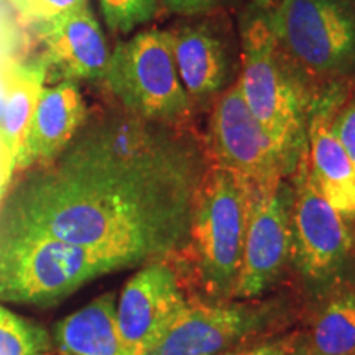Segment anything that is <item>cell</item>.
Wrapping results in <instances>:
<instances>
[{"label":"cell","instance_id":"12","mask_svg":"<svg viewBox=\"0 0 355 355\" xmlns=\"http://www.w3.org/2000/svg\"><path fill=\"white\" fill-rule=\"evenodd\" d=\"M42 56L51 69L71 81L102 83L109 63V46L99 21L84 7L56 19L30 25Z\"/></svg>","mask_w":355,"mask_h":355},{"label":"cell","instance_id":"24","mask_svg":"<svg viewBox=\"0 0 355 355\" xmlns=\"http://www.w3.org/2000/svg\"><path fill=\"white\" fill-rule=\"evenodd\" d=\"M234 0H163L168 10L180 15H199L227 7Z\"/></svg>","mask_w":355,"mask_h":355},{"label":"cell","instance_id":"21","mask_svg":"<svg viewBox=\"0 0 355 355\" xmlns=\"http://www.w3.org/2000/svg\"><path fill=\"white\" fill-rule=\"evenodd\" d=\"M28 25L89 7V0H2Z\"/></svg>","mask_w":355,"mask_h":355},{"label":"cell","instance_id":"3","mask_svg":"<svg viewBox=\"0 0 355 355\" xmlns=\"http://www.w3.org/2000/svg\"><path fill=\"white\" fill-rule=\"evenodd\" d=\"M115 270L86 248L0 222V303H56Z\"/></svg>","mask_w":355,"mask_h":355},{"label":"cell","instance_id":"1","mask_svg":"<svg viewBox=\"0 0 355 355\" xmlns=\"http://www.w3.org/2000/svg\"><path fill=\"white\" fill-rule=\"evenodd\" d=\"M209 165L186 123L122 107L87 115L63 152L17 186L0 222L86 248L117 270L163 261L188 247Z\"/></svg>","mask_w":355,"mask_h":355},{"label":"cell","instance_id":"22","mask_svg":"<svg viewBox=\"0 0 355 355\" xmlns=\"http://www.w3.org/2000/svg\"><path fill=\"white\" fill-rule=\"evenodd\" d=\"M331 132L343 145L345 153L355 166V99L340 105L331 121Z\"/></svg>","mask_w":355,"mask_h":355},{"label":"cell","instance_id":"16","mask_svg":"<svg viewBox=\"0 0 355 355\" xmlns=\"http://www.w3.org/2000/svg\"><path fill=\"white\" fill-rule=\"evenodd\" d=\"M117 295L104 293L58 321L51 332L56 355H132L117 327Z\"/></svg>","mask_w":355,"mask_h":355},{"label":"cell","instance_id":"7","mask_svg":"<svg viewBox=\"0 0 355 355\" xmlns=\"http://www.w3.org/2000/svg\"><path fill=\"white\" fill-rule=\"evenodd\" d=\"M291 261L306 288L322 298L343 283L354 237L339 214L318 189L309 170L308 148L291 175Z\"/></svg>","mask_w":355,"mask_h":355},{"label":"cell","instance_id":"6","mask_svg":"<svg viewBox=\"0 0 355 355\" xmlns=\"http://www.w3.org/2000/svg\"><path fill=\"white\" fill-rule=\"evenodd\" d=\"M268 19L283 55L318 87L355 71V17L345 0H279Z\"/></svg>","mask_w":355,"mask_h":355},{"label":"cell","instance_id":"25","mask_svg":"<svg viewBox=\"0 0 355 355\" xmlns=\"http://www.w3.org/2000/svg\"><path fill=\"white\" fill-rule=\"evenodd\" d=\"M13 173H15V162L0 139V207H2V201L6 198L8 186L12 183Z\"/></svg>","mask_w":355,"mask_h":355},{"label":"cell","instance_id":"27","mask_svg":"<svg viewBox=\"0 0 355 355\" xmlns=\"http://www.w3.org/2000/svg\"><path fill=\"white\" fill-rule=\"evenodd\" d=\"M254 2H255V7L261 8V10L270 12L275 6H277L279 0H254Z\"/></svg>","mask_w":355,"mask_h":355},{"label":"cell","instance_id":"20","mask_svg":"<svg viewBox=\"0 0 355 355\" xmlns=\"http://www.w3.org/2000/svg\"><path fill=\"white\" fill-rule=\"evenodd\" d=\"M99 7L110 32L127 35L155 19L158 0H99Z\"/></svg>","mask_w":355,"mask_h":355},{"label":"cell","instance_id":"23","mask_svg":"<svg viewBox=\"0 0 355 355\" xmlns=\"http://www.w3.org/2000/svg\"><path fill=\"white\" fill-rule=\"evenodd\" d=\"M300 340V334H288L259 344L243 345L225 355H295Z\"/></svg>","mask_w":355,"mask_h":355},{"label":"cell","instance_id":"13","mask_svg":"<svg viewBox=\"0 0 355 355\" xmlns=\"http://www.w3.org/2000/svg\"><path fill=\"white\" fill-rule=\"evenodd\" d=\"M343 102L337 83L326 84L314 96L308 119V159L318 189L349 219L355 217V166L331 132V121Z\"/></svg>","mask_w":355,"mask_h":355},{"label":"cell","instance_id":"5","mask_svg":"<svg viewBox=\"0 0 355 355\" xmlns=\"http://www.w3.org/2000/svg\"><path fill=\"white\" fill-rule=\"evenodd\" d=\"M102 84L123 110L146 121L183 125L193 109L168 30H144L119 42L110 51Z\"/></svg>","mask_w":355,"mask_h":355},{"label":"cell","instance_id":"10","mask_svg":"<svg viewBox=\"0 0 355 355\" xmlns=\"http://www.w3.org/2000/svg\"><path fill=\"white\" fill-rule=\"evenodd\" d=\"M204 144L212 165L237 173L254 186L288 178L277 148L248 109L239 79L217 96Z\"/></svg>","mask_w":355,"mask_h":355},{"label":"cell","instance_id":"11","mask_svg":"<svg viewBox=\"0 0 355 355\" xmlns=\"http://www.w3.org/2000/svg\"><path fill=\"white\" fill-rule=\"evenodd\" d=\"M188 303L178 275L166 260L141 266L123 285L115 311L128 352H152Z\"/></svg>","mask_w":355,"mask_h":355},{"label":"cell","instance_id":"9","mask_svg":"<svg viewBox=\"0 0 355 355\" xmlns=\"http://www.w3.org/2000/svg\"><path fill=\"white\" fill-rule=\"evenodd\" d=\"M290 178L255 186L234 300H259L277 285L291 261Z\"/></svg>","mask_w":355,"mask_h":355},{"label":"cell","instance_id":"18","mask_svg":"<svg viewBox=\"0 0 355 355\" xmlns=\"http://www.w3.org/2000/svg\"><path fill=\"white\" fill-rule=\"evenodd\" d=\"M304 339L321 355H355V285L339 283L322 296Z\"/></svg>","mask_w":355,"mask_h":355},{"label":"cell","instance_id":"19","mask_svg":"<svg viewBox=\"0 0 355 355\" xmlns=\"http://www.w3.org/2000/svg\"><path fill=\"white\" fill-rule=\"evenodd\" d=\"M50 350V332L0 304V355H35Z\"/></svg>","mask_w":355,"mask_h":355},{"label":"cell","instance_id":"4","mask_svg":"<svg viewBox=\"0 0 355 355\" xmlns=\"http://www.w3.org/2000/svg\"><path fill=\"white\" fill-rule=\"evenodd\" d=\"M254 188L237 173L211 163L199 191L186 250L204 288L217 300L234 296Z\"/></svg>","mask_w":355,"mask_h":355},{"label":"cell","instance_id":"17","mask_svg":"<svg viewBox=\"0 0 355 355\" xmlns=\"http://www.w3.org/2000/svg\"><path fill=\"white\" fill-rule=\"evenodd\" d=\"M50 66L43 56L28 63L8 61L2 71V96H0V139L17 159L25 132L32 121L33 110L42 94Z\"/></svg>","mask_w":355,"mask_h":355},{"label":"cell","instance_id":"2","mask_svg":"<svg viewBox=\"0 0 355 355\" xmlns=\"http://www.w3.org/2000/svg\"><path fill=\"white\" fill-rule=\"evenodd\" d=\"M242 74L239 78L248 109L272 140L288 178L308 148V119L313 84L278 48L268 12L248 8L242 19Z\"/></svg>","mask_w":355,"mask_h":355},{"label":"cell","instance_id":"15","mask_svg":"<svg viewBox=\"0 0 355 355\" xmlns=\"http://www.w3.org/2000/svg\"><path fill=\"white\" fill-rule=\"evenodd\" d=\"M178 74L191 102H209L229 83L230 51L225 40L207 24L170 30Z\"/></svg>","mask_w":355,"mask_h":355},{"label":"cell","instance_id":"28","mask_svg":"<svg viewBox=\"0 0 355 355\" xmlns=\"http://www.w3.org/2000/svg\"><path fill=\"white\" fill-rule=\"evenodd\" d=\"M35 355H50V354H35Z\"/></svg>","mask_w":355,"mask_h":355},{"label":"cell","instance_id":"14","mask_svg":"<svg viewBox=\"0 0 355 355\" xmlns=\"http://www.w3.org/2000/svg\"><path fill=\"white\" fill-rule=\"evenodd\" d=\"M87 115L76 81L61 79L44 86L17 155L15 171H30L51 163L74 139Z\"/></svg>","mask_w":355,"mask_h":355},{"label":"cell","instance_id":"8","mask_svg":"<svg viewBox=\"0 0 355 355\" xmlns=\"http://www.w3.org/2000/svg\"><path fill=\"white\" fill-rule=\"evenodd\" d=\"M283 298L241 303H188L148 355H225L286 322Z\"/></svg>","mask_w":355,"mask_h":355},{"label":"cell","instance_id":"26","mask_svg":"<svg viewBox=\"0 0 355 355\" xmlns=\"http://www.w3.org/2000/svg\"><path fill=\"white\" fill-rule=\"evenodd\" d=\"M295 355H321V354H318L316 350H314L308 343H306V339H303V337H301L298 347H296Z\"/></svg>","mask_w":355,"mask_h":355}]
</instances>
